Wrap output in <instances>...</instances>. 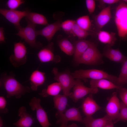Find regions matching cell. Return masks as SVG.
<instances>
[{"label": "cell", "instance_id": "30", "mask_svg": "<svg viewBox=\"0 0 127 127\" xmlns=\"http://www.w3.org/2000/svg\"><path fill=\"white\" fill-rule=\"evenodd\" d=\"M74 36L77 37L79 40L84 39L90 34L79 27L76 23L74 25L71 33Z\"/></svg>", "mask_w": 127, "mask_h": 127}, {"label": "cell", "instance_id": "26", "mask_svg": "<svg viewBox=\"0 0 127 127\" xmlns=\"http://www.w3.org/2000/svg\"><path fill=\"white\" fill-rule=\"evenodd\" d=\"M25 18L32 23L42 25H47L48 24L46 17L40 14L29 11Z\"/></svg>", "mask_w": 127, "mask_h": 127}, {"label": "cell", "instance_id": "4", "mask_svg": "<svg viewBox=\"0 0 127 127\" xmlns=\"http://www.w3.org/2000/svg\"><path fill=\"white\" fill-rule=\"evenodd\" d=\"M25 19L27 24V26L25 27L20 28L16 35L24 40L31 47L39 48L42 45L40 42L36 41V37L37 36V31L35 29L36 25L32 23L26 18Z\"/></svg>", "mask_w": 127, "mask_h": 127}, {"label": "cell", "instance_id": "12", "mask_svg": "<svg viewBox=\"0 0 127 127\" xmlns=\"http://www.w3.org/2000/svg\"><path fill=\"white\" fill-rule=\"evenodd\" d=\"M120 107V102L118 98L116 92H114L105 108L106 115L114 121L117 118Z\"/></svg>", "mask_w": 127, "mask_h": 127}, {"label": "cell", "instance_id": "22", "mask_svg": "<svg viewBox=\"0 0 127 127\" xmlns=\"http://www.w3.org/2000/svg\"><path fill=\"white\" fill-rule=\"evenodd\" d=\"M54 108L57 110L56 116L58 118L66 110L67 104V96L65 95L59 94L53 98Z\"/></svg>", "mask_w": 127, "mask_h": 127}, {"label": "cell", "instance_id": "32", "mask_svg": "<svg viewBox=\"0 0 127 127\" xmlns=\"http://www.w3.org/2000/svg\"><path fill=\"white\" fill-rule=\"evenodd\" d=\"M75 23V20H67L62 22L61 27L65 32L71 33L73 27Z\"/></svg>", "mask_w": 127, "mask_h": 127}, {"label": "cell", "instance_id": "33", "mask_svg": "<svg viewBox=\"0 0 127 127\" xmlns=\"http://www.w3.org/2000/svg\"><path fill=\"white\" fill-rule=\"evenodd\" d=\"M25 2L23 0H8L6 2V5L9 9L16 10Z\"/></svg>", "mask_w": 127, "mask_h": 127}, {"label": "cell", "instance_id": "24", "mask_svg": "<svg viewBox=\"0 0 127 127\" xmlns=\"http://www.w3.org/2000/svg\"><path fill=\"white\" fill-rule=\"evenodd\" d=\"M91 43L90 41L84 39L79 40L75 42L74 57L76 62Z\"/></svg>", "mask_w": 127, "mask_h": 127}, {"label": "cell", "instance_id": "19", "mask_svg": "<svg viewBox=\"0 0 127 127\" xmlns=\"http://www.w3.org/2000/svg\"><path fill=\"white\" fill-rule=\"evenodd\" d=\"M90 84L91 87L93 88H99L106 90L115 89L119 90H123L126 89L105 79L96 80L91 79L90 81Z\"/></svg>", "mask_w": 127, "mask_h": 127}, {"label": "cell", "instance_id": "1", "mask_svg": "<svg viewBox=\"0 0 127 127\" xmlns=\"http://www.w3.org/2000/svg\"><path fill=\"white\" fill-rule=\"evenodd\" d=\"M15 76V75L12 72L8 74L4 72L1 75L0 86L3 87L6 90L7 98L15 96L17 99H20L26 93L30 92V88L22 85L16 79Z\"/></svg>", "mask_w": 127, "mask_h": 127}, {"label": "cell", "instance_id": "28", "mask_svg": "<svg viewBox=\"0 0 127 127\" xmlns=\"http://www.w3.org/2000/svg\"><path fill=\"white\" fill-rule=\"evenodd\" d=\"M122 64L120 73L118 77L117 84L122 87L127 83V58Z\"/></svg>", "mask_w": 127, "mask_h": 127}, {"label": "cell", "instance_id": "21", "mask_svg": "<svg viewBox=\"0 0 127 127\" xmlns=\"http://www.w3.org/2000/svg\"><path fill=\"white\" fill-rule=\"evenodd\" d=\"M112 121L106 114L104 117L95 119L92 116H86L82 123L87 127H104L109 122Z\"/></svg>", "mask_w": 127, "mask_h": 127}, {"label": "cell", "instance_id": "14", "mask_svg": "<svg viewBox=\"0 0 127 127\" xmlns=\"http://www.w3.org/2000/svg\"><path fill=\"white\" fill-rule=\"evenodd\" d=\"M61 23L60 20H58L53 23L48 24L42 29L37 31V36H44L49 43L50 42L56 33L61 29Z\"/></svg>", "mask_w": 127, "mask_h": 127}, {"label": "cell", "instance_id": "11", "mask_svg": "<svg viewBox=\"0 0 127 127\" xmlns=\"http://www.w3.org/2000/svg\"><path fill=\"white\" fill-rule=\"evenodd\" d=\"M58 118L57 123L66 126L69 121H75L82 123L83 119L79 109L75 107L66 110Z\"/></svg>", "mask_w": 127, "mask_h": 127}, {"label": "cell", "instance_id": "16", "mask_svg": "<svg viewBox=\"0 0 127 127\" xmlns=\"http://www.w3.org/2000/svg\"><path fill=\"white\" fill-rule=\"evenodd\" d=\"M81 107L86 116H91L101 108L93 99L92 94H89L83 101Z\"/></svg>", "mask_w": 127, "mask_h": 127}, {"label": "cell", "instance_id": "18", "mask_svg": "<svg viewBox=\"0 0 127 127\" xmlns=\"http://www.w3.org/2000/svg\"><path fill=\"white\" fill-rule=\"evenodd\" d=\"M102 55L111 61L118 63H122L127 58L119 48L114 49L107 45L104 48Z\"/></svg>", "mask_w": 127, "mask_h": 127}, {"label": "cell", "instance_id": "31", "mask_svg": "<svg viewBox=\"0 0 127 127\" xmlns=\"http://www.w3.org/2000/svg\"><path fill=\"white\" fill-rule=\"evenodd\" d=\"M120 121H127V106L122 102H120V107L118 115L113 123L115 124Z\"/></svg>", "mask_w": 127, "mask_h": 127}, {"label": "cell", "instance_id": "27", "mask_svg": "<svg viewBox=\"0 0 127 127\" xmlns=\"http://www.w3.org/2000/svg\"><path fill=\"white\" fill-rule=\"evenodd\" d=\"M58 44L61 50L66 54L70 56L74 55V46L67 39L60 40L58 42Z\"/></svg>", "mask_w": 127, "mask_h": 127}, {"label": "cell", "instance_id": "15", "mask_svg": "<svg viewBox=\"0 0 127 127\" xmlns=\"http://www.w3.org/2000/svg\"><path fill=\"white\" fill-rule=\"evenodd\" d=\"M111 18L110 6L103 8L94 17V20L96 28L99 31L110 21Z\"/></svg>", "mask_w": 127, "mask_h": 127}, {"label": "cell", "instance_id": "7", "mask_svg": "<svg viewBox=\"0 0 127 127\" xmlns=\"http://www.w3.org/2000/svg\"><path fill=\"white\" fill-rule=\"evenodd\" d=\"M27 50L24 43L21 42L14 44L13 53L9 58L12 65L17 67L25 64L27 60Z\"/></svg>", "mask_w": 127, "mask_h": 127}, {"label": "cell", "instance_id": "39", "mask_svg": "<svg viewBox=\"0 0 127 127\" xmlns=\"http://www.w3.org/2000/svg\"><path fill=\"white\" fill-rule=\"evenodd\" d=\"M114 123L112 121H111L108 123L104 127H114Z\"/></svg>", "mask_w": 127, "mask_h": 127}, {"label": "cell", "instance_id": "35", "mask_svg": "<svg viewBox=\"0 0 127 127\" xmlns=\"http://www.w3.org/2000/svg\"><path fill=\"white\" fill-rule=\"evenodd\" d=\"M7 102L6 99L3 96L0 97V112L1 113H5L8 112V109L6 107Z\"/></svg>", "mask_w": 127, "mask_h": 127}, {"label": "cell", "instance_id": "29", "mask_svg": "<svg viewBox=\"0 0 127 127\" xmlns=\"http://www.w3.org/2000/svg\"><path fill=\"white\" fill-rule=\"evenodd\" d=\"M75 23L79 27L86 31L88 32L91 28V23L88 15L79 17L75 20Z\"/></svg>", "mask_w": 127, "mask_h": 127}, {"label": "cell", "instance_id": "43", "mask_svg": "<svg viewBox=\"0 0 127 127\" xmlns=\"http://www.w3.org/2000/svg\"><path fill=\"white\" fill-rule=\"evenodd\" d=\"M123 1L127 4V0H123Z\"/></svg>", "mask_w": 127, "mask_h": 127}, {"label": "cell", "instance_id": "5", "mask_svg": "<svg viewBox=\"0 0 127 127\" xmlns=\"http://www.w3.org/2000/svg\"><path fill=\"white\" fill-rule=\"evenodd\" d=\"M52 72L54 74V79L60 84L64 95L69 96L71 89L74 86L75 80L68 71L59 72L56 67H54Z\"/></svg>", "mask_w": 127, "mask_h": 127}, {"label": "cell", "instance_id": "13", "mask_svg": "<svg viewBox=\"0 0 127 127\" xmlns=\"http://www.w3.org/2000/svg\"><path fill=\"white\" fill-rule=\"evenodd\" d=\"M53 44L50 43L47 46L43 48L38 52L37 55L39 61L41 63L52 62L57 63L60 60L59 56H55L52 49Z\"/></svg>", "mask_w": 127, "mask_h": 127}, {"label": "cell", "instance_id": "17", "mask_svg": "<svg viewBox=\"0 0 127 127\" xmlns=\"http://www.w3.org/2000/svg\"><path fill=\"white\" fill-rule=\"evenodd\" d=\"M19 119L13 125L17 127H31L34 122V119L27 111L26 107L22 106L18 109Z\"/></svg>", "mask_w": 127, "mask_h": 127}, {"label": "cell", "instance_id": "3", "mask_svg": "<svg viewBox=\"0 0 127 127\" xmlns=\"http://www.w3.org/2000/svg\"><path fill=\"white\" fill-rule=\"evenodd\" d=\"M74 78L86 81L87 78L92 79H105L108 80L117 85L118 77L109 74L104 71L96 69H80L71 73Z\"/></svg>", "mask_w": 127, "mask_h": 127}, {"label": "cell", "instance_id": "40", "mask_svg": "<svg viewBox=\"0 0 127 127\" xmlns=\"http://www.w3.org/2000/svg\"><path fill=\"white\" fill-rule=\"evenodd\" d=\"M66 127H77V126L75 123H72L70 125L67 126Z\"/></svg>", "mask_w": 127, "mask_h": 127}, {"label": "cell", "instance_id": "8", "mask_svg": "<svg viewBox=\"0 0 127 127\" xmlns=\"http://www.w3.org/2000/svg\"><path fill=\"white\" fill-rule=\"evenodd\" d=\"M73 87V92L70 93L69 96L75 102L88 94H96L98 91L97 88L89 87L85 86L79 79L75 80Z\"/></svg>", "mask_w": 127, "mask_h": 127}, {"label": "cell", "instance_id": "6", "mask_svg": "<svg viewBox=\"0 0 127 127\" xmlns=\"http://www.w3.org/2000/svg\"><path fill=\"white\" fill-rule=\"evenodd\" d=\"M102 55L94 43L91 44L76 62L78 64L93 65L102 63Z\"/></svg>", "mask_w": 127, "mask_h": 127}, {"label": "cell", "instance_id": "2", "mask_svg": "<svg viewBox=\"0 0 127 127\" xmlns=\"http://www.w3.org/2000/svg\"><path fill=\"white\" fill-rule=\"evenodd\" d=\"M119 3L115 10L114 22L119 37L125 40L127 38V4L123 0Z\"/></svg>", "mask_w": 127, "mask_h": 127}, {"label": "cell", "instance_id": "23", "mask_svg": "<svg viewBox=\"0 0 127 127\" xmlns=\"http://www.w3.org/2000/svg\"><path fill=\"white\" fill-rule=\"evenodd\" d=\"M99 31L97 38L100 42L111 47L115 44L117 40L115 33L101 30Z\"/></svg>", "mask_w": 127, "mask_h": 127}, {"label": "cell", "instance_id": "20", "mask_svg": "<svg viewBox=\"0 0 127 127\" xmlns=\"http://www.w3.org/2000/svg\"><path fill=\"white\" fill-rule=\"evenodd\" d=\"M29 79L31 90L37 91L38 87L43 85L45 81V73L37 70H35L31 74Z\"/></svg>", "mask_w": 127, "mask_h": 127}, {"label": "cell", "instance_id": "38", "mask_svg": "<svg viewBox=\"0 0 127 127\" xmlns=\"http://www.w3.org/2000/svg\"><path fill=\"white\" fill-rule=\"evenodd\" d=\"M5 38L4 36V29L2 27L0 28V44L5 42Z\"/></svg>", "mask_w": 127, "mask_h": 127}, {"label": "cell", "instance_id": "36", "mask_svg": "<svg viewBox=\"0 0 127 127\" xmlns=\"http://www.w3.org/2000/svg\"><path fill=\"white\" fill-rule=\"evenodd\" d=\"M119 93L122 102L127 106V89L119 90Z\"/></svg>", "mask_w": 127, "mask_h": 127}, {"label": "cell", "instance_id": "37", "mask_svg": "<svg viewBox=\"0 0 127 127\" xmlns=\"http://www.w3.org/2000/svg\"><path fill=\"white\" fill-rule=\"evenodd\" d=\"M99 3L101 4H105L109 5L112 4L119 2L120 0H98Z\"/></svg>", "mask_w": 127, "mask_h": 127}, {"label": "cell", "instance_id": "25", "mask_svg": "<svg viewBox=\"0 0 127 127\" xmlns=\"http://www.w3.org/2000/svg\"><path fill=\"white\" fill-rule=\"evenodd\" d=\"M62 88L60 84L58 82H55L48 85L47 88L43 89L39 94L44 97L50 96H55L59 94Z\"/></svg>", "mask_w": 127, "mask_h": 127}, {"label": "cell", "instance_id": "42", "mask_svg": "<svg viewBox=\"0 0 127 127\" xmlns=\"http://www.w3.org/2000/svg\"><path fill=\"white\" fill-rule=\"evenodd\" d=\"M67 126H66L64 124H61L60 127H66Z\"/></svg>", "mask_w": 127, "mask_h": 127}, {"label": "cell", "instance_id": "34", "mask_svg": "<svg viewBox=\"0 0 127 127\" xmlns=\"http://www.w3.org/2000/svg\"><path fill=\"white\" fill-rule=\"evenodd\" d=\"M86 7L90 14L94 12L95 8V1L94 0H86L85 1Z\"/></svg>", "mask_w": 127, "mask_h": 127}, {"label": "cell", "instance_id": "9", "mask_svg": "<svg viewBox=\"0 0 127 127\" xmlns=\"http://www.w3.org/2000/svg\"><path fill=\"white\" fill-rule=\"evenodd\" d=\"M40 99L33 97L29 103V105L33 111L35 110L36 118L42 127H49L51 125L48 120L46 112L41 106Z\"/></svg>", "mask_w": 127, "mask_h": 127}, {"label": "cell", "instance_id": "41", "mask_svg": "<svg viewBox=\"0 0 127 127\" xmlns=\"http://www.w3.org/2000/svg\"><path fill=\"white\" fill-rule=\"evenodd\" d=\"M3 126V121L1 117L0 118V127H2Z\"/></svg>", "mask_w": 127, "mask_h": 127}, {"label": "cell", "instance_id": "10", "mask_svg": "<svg viewBox=\"0 0 127 127\" xmlns=\"http://www.w3.org/2000/svg\"><path fill=\"white\" fill-rule=\"evenodd\" d=\"M28 10L20 11L0 9V13L6 19L13 24L18 30L21 27L20 22L21 19L27 16Z\"/></svg>", "mask_w": 127, "mask_h": 127}]
</instances>
